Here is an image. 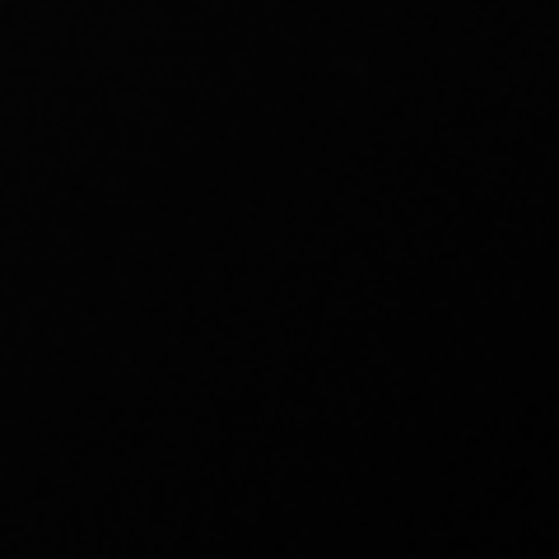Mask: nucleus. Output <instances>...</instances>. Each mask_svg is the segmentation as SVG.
Instances as JSON below:
<instances>
[]
</instances>
